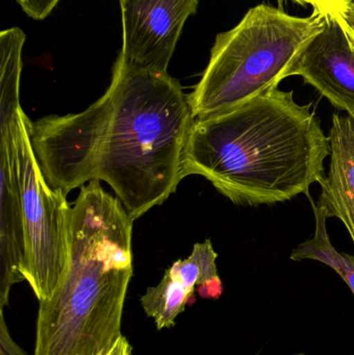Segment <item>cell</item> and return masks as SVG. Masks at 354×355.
Wrapping results in <instances>:
<instances>
[{"label": "cell", "mask_w": 354, "mask_h": 355, "mask_svg": "<svg viewBox=\"0 0 354 355\" xmlns=\"http://www.w3.org/2000/svg\"><path fill=\"white\" fill-rule=\"evenodd\" d=\"M193 121L178 80L116 60L107 91L87 110L29 119L28 128L51 187L67 196L106 182L135 220L176 192Z\"/></svg>", "instance_id": "obj_1"}, {"label": "cell", "mask_w": 354, "mask_h": 355, "mask_svg": "<svg viewBox=\"0 0 354 355\" xmlns=\"http://www.w3.org/2000/svg\"><path fill=\"white\" fill-rule=\"evenodd\" d=\"M330 139L312 104L293 91L274 89L242 105L195 119L183 157L182 177L205 178L238 206L276 205L326 178Z\"/></svg>", "instance_id": "obj_2"}, {"label": "cell", "mask_w": 354, "mask_h": 355, "mask_svg": "<svg viewBox=\"0 0 354 355\" xmlns=\"http://www.w3.org/2000/svg\"><path fill=\"white\" fill-rule=\"evenodd\" d=\"M133 221L99 181L81 186L66 275L54 295L39 302L35 355H106L122 337Z\"/></svg>", "instance_id": "obj_3"}, {"label": "cell", "mask_w": 354, "mask_h": 355, "mask_svg": "<svg viewBox=\"0 0 354 355\" xmlns=\"http://www.w3.org/2000/svg\"><path fill=\"white\" fill-rule=\"evenodd\" d=\"M326 23L317 12L297 17L267 4L251 8L234 28L216 37L209 64L188 95L193 118L227 112L278 89Z\"/></svg>", "instance_id": "obj_4"}, {"label": "cell", "mask_w": 354, "mask_h": 355, "mask_svg": "<svg viewBox=\"0 0 354 355\" xmlns=\"http://www.w3.org/2000/svg\"><path fill=\"white\" fill-rule=\"evenodd\" d=\"M29 118L20 108L15 126V153L22 204L24 257L21 272L39 302L55 293L70 256L72 207L48 183L35 157Z\"/></svg>", "instance_id": "obj_5"}, {"label": "cell", "mask_w": 354, "mask_h": 355, "mask_svg": "<svg viewBox=\"0 0 354 355\" xmlns=\"http://www.w3.org/2000/svg\"><path fill=\"white\" fill-rule=\"evenodd\" d=\"M123 47L118 60L133 68L168 73L187 18L199 0H120Z\"/></svg>", "instance_id": "obj_6"}, {"label": "cell", "mask_w": 354, "mask_h": 355, "mask_svg": "<svg viewBox=\"0 0 354 355\" xmlns=\"http://www.w3.org/2000/svg\"><path fill=\"white\" fill-rule=\"evenodd\" d=\"M301 76L337 110L354 116V41L338 16L308 44L288 77Z\"/></svg>", "instance_id": "obj_7"}, {"label": "cell", "mask_w": 354, "mask_h": 355, "mask_svg": "<svg viewBox=\"0 0 354 355\" xmlns=\"http://www.w3.org/2000/svg\"><path fill=\"white\" fill-rule=\"evenodd\" d=\"M15 126L0 129V310L8 304L10 289L24 281L22 204L15 153Z\"/></svg>", "instance_id": "obj_8"}, {"label": "cell", "mask_w": 354, "mask_h": 355, "mask_svg": "<svg viewBox=\"0 0 354 355\" xmlns=\"http://www.w3.org/2000/svg\"><path fill=\"white\" fill-rule=\"evenodd\" d=\"M330 164L317 207L342 221L354 245V116L334 112L328 135Z\"/></svg>", "instance_id": "obj_9"}, {"label": "cell", "mask_w": 354, "mask_h": 355, "mask_svg": "<svg viewBox=\"0 0 354 355\" xmlns=\"http://www.w3.org/2000/svg\"><path fill=\"white\" fill-rule=\"evenodd\" d=\"M308 198L311 202L315 216V232L313 237L299 244L292 250L290 259L297 262L312 260L324 263L342 277L354 295V256L340 252L334 248L326 227L328 217L321 209L318 208L311 196Z\"/></svg>", "instance_id": "obj_10"}, {"label": "cell", "mask_w": 354, "mask_h": 355, "mask_svg": "<svg viewBox=\"0 0 354 355\" xmlns=\"http://www.w3.org/2000/svg\"><path fill=\"white\" fill-rule=\"evenodd\" d=\"M193 298L195 292L168 269L157 286L148 288L141 304L145 314L155 321L158 331H161L176 324V319Z\"/></svg>", "instance_id": "obj_11"}, {"label": "cell", "mask_w": 354, "mask_h": 355, "mask_svg": "<svg viewBox=\"0 0 354 355\" xmlns=\"http://www.w3.org/2000/svg\"><path fill=\"white\" fill-rule=\"evenodd\" d=\"M216 259L218 254L207 239L195 243L188 258L176 261L168 269L191 291L197 288L201 297L218 300L222 294V283Z\"/></svg>", "instance_id": "obj_12"}, {"label": "cell", "mask_w": 354, "mask_h": 355, "mask_svg": "<svg viewBox=\"0 0 354 355\" xmlns=\"http://www.w3.org/2000/svg\"><path fill=\"white\" fill-rule=\"evenodd\" d=\"M25 39L19 27L0 33V112L4 114H14L21 107L19 93Z\"/></svg>", "instance_id": "obj_13"}, {"label": "cell", "mask_w": 354, "mask_h": 355, "mask_svg": "<svg viewBox=\"0 0 354 355\" xmlns=\"http://www.w3.org/2000/svg\"><path fill=\"white\" fill-rule=\"evenodd\" d=\"M23 12L35 20H43L51 14L60 0H17Z\"/></svg>", "instance_id": "obj_14"}, {"label": "cell", "mask_w": 354, "mask_h": 355, "mask_svg": "<svg viewBox=\"0 0 354 355\" xmlns=\"http://www.w3.org/2000/svg\"><path fill=\"white\" fill-rule=\"evenodd\" d=\"M353 0H311L314 12L324 17L339 16L342 14Z\"/></svg>", "instance_id": "obj_15"}, {"label": "cell", "mask_w": 354, "mask_h": 355, "mask_svg": "<svg viewBox=\"0 0 354 355\" xmlns=\"http://www.w3.org/2000/svg\"><path fill=\"white\" fill-rule=\"evenodd\" d=\"M0 355H26L10 337L8 325L4 320L3 310H0Z\"/></svg>", "instance_id": "obj_16"}, {"label": "cell", "mask_w": 354, "mask_h": 355, "mask_svg": "<svg viewBox=\"0 0 354 355\" xmlns=\"http://www.w3.org/2000/svg\"><path fill=\"white\" fill-rule=\"evenodd\" d=\"M339 18L342 21L346 31H348L351 37H353L354 41V0L347 6L346 10L339 15Z\"/></svg>", "instance_id": "obj_17"}, {"label": "cell", "mask_w": 354, "mask_h": 355, "mask_svg": "<svg viewBox=\"0 0 354 355\" xmlns=\"http://www.w3.org/2000/svg\"><path fill=\"white\" fill-rule=\"evenodd\" d=\"M106 355H132V347L125 336H122Z\"/></svg>", "instance_id": "obj_18"}, {"label": "cell", "mask_w": 354, "mask_h": 355, "mask_svg": "<svg viewBox=\"0 0 354 355\" xmlns=\"http://www.w3.org/2000/svg\"><path fill=\"white\" fill-rule=\"evenodd\" d=\"M292 1L301 4V6H305V4H311V0H292Z\"/></svg>", "instance_id": "obj_19"}, {"label": "cell", "mask_w": 354, "mask_h": 355, "mask_svg": "<svg viewBox=\"0 0 354 355\" xmlns=\"http://www.w3.org/2000/svg\"><path fill=\"white\" fill-rule=\"evenodd\" d=\"M292 355H306V354H292Z\"/></svg>", "instance_id": "obj_20"}]
</instances>
